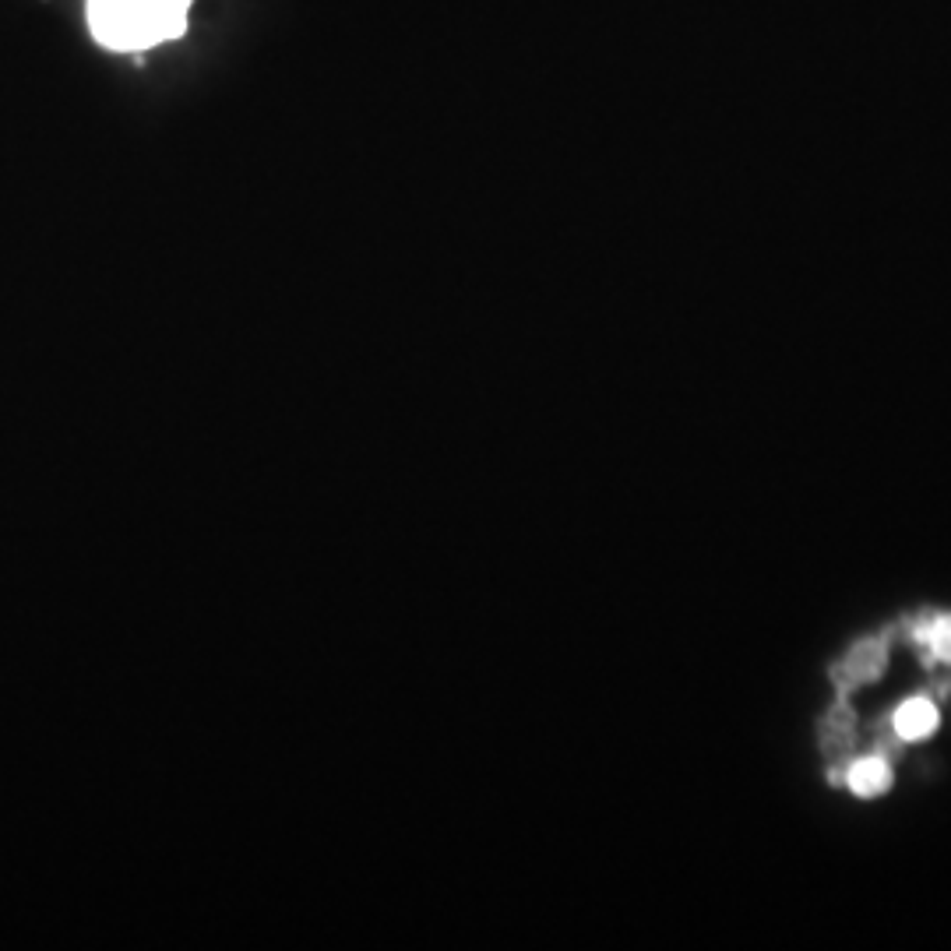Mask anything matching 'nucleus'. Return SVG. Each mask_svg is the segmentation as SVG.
<instances>
[{
  "label": "nucleus",
  "mask_w": 951,
  "mask_h": 951,
  "mask_svg": "<svg viewBox=\"0 0 951 951\" xmlns=\"http://www.w3.org/2000/svg\"><path fill=\"white\" fill-rule=\"evenodd\" d=\"M892 782H895V772L885 754H867V758H856L853 765L846 768V786L863 800H874L881 797V793H888Z\"/></svg>",
  "instance_id": "39448f33"
},
{
  "label": "nucleus",
  "mask_w": 951,
  "mask_h": 951,
  "mask_svg": "<svg viewBox=\"0 0 951 951\" xmlns=\"http://www.w3.org/2000/svg\"><path fill=\"white\" fill-rule=\"evenodd\" d=\"M821 737H825L828 751H835V747H849V740H853V708L846 705V698L832 708V716H828Z\"/></svg>",
  "instance_id": "423d86ee"
},
{
  "label": "nucleus",
  "mask_w": 951,
  "mask_h": 951,
  "mask_svg": "<svg viewBox=\"0 0 951 951\" xmlns=\"http://www.w3.org/2000/svg\"><path fill=\"white\" fill-rule=\"evenodd\" d=\"M941 723V712L937 705L927 698V694H916V698H906L899 708L892 712V733L902 740V744H916V740H927L930 733L937 730Z\"/></svg>",
  "instance_id": "20e7f679"
},
{
  "label": "nucleus",
  "mask_w": 951,
  "mask_h": 951,
  "mask_svg": "<svg viewBox=\"0 0 951 951\" xmlns=\"http://www.w3.org/2000/svg\"><path fill=\"white\" fill-rule=\"evenodd\" d=\"M191 0H89V29L113 53H145L184 36Z\"/></svg>",
  "instance_id": "f257e3e1"
},
{
  "label": "nucleus",
  "mask_w": 951,
  "mask_h": 951,
  "mask_svg": "<svg viewBox=\"0 0 951 951\" xmlns=\"http://www.w3.org/2000/svg\"><path fill=\"white\" fill-rule=\"evenodd\" d=\"M909 638L927 666H951V613H920L909 624Z\"/></svg>",
  "instance_id": "7ed1b4c3"
},
{
  "label": "nucleus",
  "mask_w": 951,
  "mask_h": 951,
  "mask_svg": "<svg viewBox=\"0 0 951 951\" xmlns=\"http://www.w3.org/2000/svg\"><path fill=\"white\" fill-rule=\"evenodd\" d=\"M888 666V642L885 638H863L856 642L839 663L832 666V684L839 698H849L856 687H867L885 673Z\"/></svg>",
  "instance_id": "f03ea898"
}]
</instances>
